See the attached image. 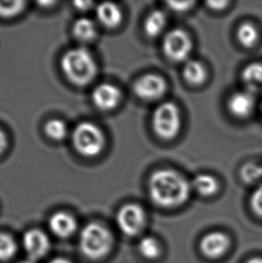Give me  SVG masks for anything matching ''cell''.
<instances>
[{
    "label": "cell",
    "instance_id": "cell-1",
    "mask_svg": "<svg viewBox=\"0 0 262 263\" xmlns=\"http://www.w3.org/2000/svg\"><path fill=\"white\" fill-rule=\"evenodd\" d=\"M192 185L178 172L162 169L149 178V194L156 205L172 209L181 206L189 199Z\"/></svg>",
    "mask_w": 262,
    "mask_h": 263
},
{
    "label": "cell",
    "instance_id": "cell-2",
    "mask_svg": "<svg viewBox=\"0 0 262 263\" xmlns=\"http://www.w3.org/2000/svg\"><path fill=\"white\" fill-rule=\"evenodd\" d=\"M65 77L76 86H83L92 82L97 74V65L91 52L78 47L63 55L61 62Z\"/></svg>",
    "mask_w": 262,
    "mask_h": 263
},
{
    "label": "cell",
    "instance_id": "cell-3",
    "mask_svg": "<svg viewBox=\"0 0 262 263\" xmlns=\"http://www.w3.org/2000/svg\"><path fill=\"white\" fill-rule=\"evenodd\" d=\"M113 246L110 232L98 223L85 226L80 235V248L85 256L98 260L106 256Z\"/></svg>",
    "mask_w": 262,
    "mask_h": 263
},
{
    "label": "cell",
    "instance_id": "cell-4",
    "mask_svg": "<svg viewBox=\"0 0 262 263\" xmlns=\"http://www.w3.org/2000/svg\"><path fill=\"white\" fill-rule=\"evenodd\" d=\"M71 139L74 149L83 157H97L105 146L103 130L88 121L79 123L74 128Z\"/></svg>",
    "mask_w": 262,
    "mask_h": 263
},
{
    "label": "cell",
    "instance_id": "cell-5",
    "mask_svg": "<svg viewBox=\"0 0 262 263\" xmlns=\"http://www.w3.org/2000/svg\"><path fill=\"white\" fill-rule=\"evenodd\" d=\"M152 126L154 132L161 139H174L181 128L180 109L172 102L161 103L153 114Z\"/></svg>",
    "mask_w": 262,
    "mask_h": 263
},
{
    "label": "cell",
    "instance_id": "cell-6",
    "mask_svg": "<svg viewBox=\"0 0 262 263\" xmlns=\"http://www.w3.org/2000/svg\"><path fill=\"white\" fill-rule=\"evenodd\" d=\"M163 52L171 61H186L192 52V42L188 33L181 29L167 32L163 42Z\"/></svg>",
    "mask_w": 262,
    "mask_h": 263
},
{
    "label": "cell",
    "instance_id": "cell-7",
    "mask_svg": "<svg viewBox=\"0 0 262 263\" xmlns=\"http://www.w3.org/2000/svg\"><path fill=\"white\" fill-rule=\"evenodd\" d=\"M145 210L137 204H127L117 215V224L121 231L128 236L138 235L145 224Z\"/></svg>",
    "mask_w": 262,
    "mask_h": 263
},
{
    "label": "cell",
    "instance_id": "cell-8",
    "mask_svg": "<svg viewBox=\"0 0 262 263\" xmlns=\"http://www.w3.org/2000/svg\"><path fill=\"white\" fill-rule=\"evenodd\" d=\"M165 80L156 74H146L135 82L136 95L145 101H155L164 96L166 92Z\"/></svg>",
    "mask_w": 262,
    "mask_h": 263
},
{
    "label": "cell",
    "instance_id": "cell-9",
    "mask_svg": "<svg viewBox=\"0 0 262 263\" xmlns=\"http://www.w3.org/2000/svg\"><path fill=\"white\" fill-rule=\"evenodd\" d=\"M23 243L29 259L38 260L44 256L50 249V240L43 231L31 229L25 233Z\"/></svg>",
    "mask_w": 262,
    "mask_h": 263
},
{
    "label": "cell",
    "instance_id": "cell-10",
    "mask_svg": "<svg viewBox=\"0 0 262 263\" xmlns=\"http://www.w3.org/2000/svg\"><path fill=\"white\" fill-rule=\"evenodd\" d=\"M230 246V240L221 232H213L205 235L200 241L201 253L209 259H218L227 253Z\"/></svg>",
    "mask_w": 262,
    "mask_h": 263
},
{
    "label": "cell",
    "instance_id": "cell-11",
    "mask_svg": "<svg viewBox=\"0 0 262 263\" xmlns=\"http://www.w3.org/2000/svg\"><path fill=\"white\" fill-rule=\"evenodd\" d=\"M121 100V90L110 84H101L92 92V103L99 110H113L119 105Z\"/></svg>",
    "mask_w": 262,
    "mask_h": 263
},
{
    "label": "cell",
    "instance_id": "cell-12",
    "mask_svg": "<svg viewBox=\"0 0 262 263\" xmlns=\"http://www.w3.org/2000/svg\"><path fill=\"white\" fill-rule=\"evenodd\" d=\"M255 105V99L252 92L249 91L234 92L228 100V110L238 118L248 117Z\"/></svg>",
    "mask_w": 262,
    "mask_h": 263
},
{
    "label": "cell",
    "instance_id": "cell-13",
    "mask_svg": "<svg viewBox=\"0 0 262 263\" xmlns=\"http://www.w3.org/2000/svg\"><path fill=\"white\" fill-rule=\"evenodd\" d=\"M96 15L101 25L109 29H114L121 25L122 12L116 4L103 2L96 8Z\"/></svg>",
    "mask_w": 262,
    "mask_h": 263
},
{
    "label": "cell",
    "instance_id": "cell-14",
    "mask_svg": "<svg viewBox=\"0 0 262 263\" xmlns=\"http://www.w3.org/2000/svg\"><path fill=\"white\" fill-rule=\"evenodd\" d=\"M50 230L61 238L70 236L77 229V222L74 217L65 212H58L50 217L49 221Z\"/></svg>",
    "mask_w": 262,
    "mask_h": 263
},
{
    "label": "cell",
    "instance_id": "cell-15",
    "mask_svg": "<svg viewBox=\"0 0 262 263\" xmlns=\"http://www.w3.org/2000/svg\"><path fill=\"white\" fill-rule=\"evenodd\" d=\"M241 80L247 91L256 92L262 91V64L252 63L246 66L241 72Z\"/></svg>",
    "mask_w": 262,
    "mask_h": 263
},
{
    "label": "cell",
    "instance_id": "cell-16",
    "mask_svg": "<svg viewBox=\"0 0 262 263\" xmlns=\"http://www.w3.org/2000/svg\"><path fill=\"white\" fill-rule=\"evenodd\" d=\"M182 76L185 81L192 86H200L207 79V70L201 62L189 61L183 67Z\"/></svg>",
    "mask_w": 262,
    "mask_h": 263
},
{
    "label": "cell",
    "instance_id": "cell-17",
    "mask_svg": "<svg viewBox=\"0 0 262 263\" xmlns=\"http://www.w3.org/2000/svg\"><path fill=\"white\" fill-rule=\"evenodd\" d=\"M192 188L194 189L199 195L210 197L218 192L219 183L212 175L200 174L193 179Z\"/></svg>",
    "mask_w": 262,
    "mask_h": 263
},
{
    "label": "cell",
    "instance_id": "cell-18",
    "mask_svg": "<svg viewBox=\"0 0 262 263\" xmlns=\"http://www.w3.org/2000/svg\"><path fill=\"white\" fill-rule=\"evenodd\" d=\"M167 18L165 14L160 10L153 11L145 19L144 31L150 38H156L165 29Z\"/></svg>",
    "mask_w": 262,
    "mask_h": 263
},
{
    "label": "cell",
    "instance_id": "cell-19",
    "mask_svg": "<svg viewBox=\"0 0 262 263\" xmlns=\"http://www.w3.org/2000/svg\"><path fill=\"white\" fill-rule=\"evenodd\" d=\"M73 34L81 42H91L96 39L97 28L95 22L89 18H79L73 25Z\"/></svg>",
    "mask_w": 262,
    "mask_h": 263
},
{
    "label": "cell",
    "instance_id": "cell-20",
    "mask_svg": "<svg viewBox=\"0 0 262 263\" xmlns=\"http://www.w3.org/2000/svg\"><path fill=\"white\" fill-rule=\"evenodd\" d=\"M237 39L242 46L252 48L259 39V32L255 26L251 23H244L238 28Z\"/></svg>",
    "mask_w": 262,
    "mask_h": 263
},
{
    "label": "cell",
    "instance_id": "cell-21",
    "mask_svg": "<svg viewBox=\"0 0 262 263\" xmlns=\"http://www.w3.org/2000/svg\"><path fill=\"white\" fill-rule=\"evenodd\" d=\"M138 250L142 256L148 260H156L161 254L159 242L152 236H145L142 239L138 245Z\"/></svg>",
    "mask_w": 262,
    "mask_h": 263
},
{
    "label": "cell",
    "instance_id": "cell-22",
    "mask_svg": "<svg viewBox=\"0 0 262 263\" xmlns=\"http://www.w3.org/2000/svg\"><path fill=\"white\" fill-rule=\"evenodd\" d=\"M44 132L50 139L60 141L66 138L67 134V127L64 121L61 120H50L44 127Z\"/></svg>",
    "mask_w": 262,
    "mask_h": 263
},
{
    "label": "cell",
    "instance_id": "cell-23",
    "mask_svg": "<svg viewBox=\"0 0 262 263\" xmlns=\"http://www.w3.org/2000/svg\"><path fill=\"white\" fill-rule=\"evenodd\" d=\"M16 253V243L10 235L0 233V260H7Z\"/></svg>",
    "mask_w": 262,
    "mask_h": 263
},
{
    "label": "cell",
    "instance_id": "cell-24",
    "mask_svg": "<svg viewBox=\"0 0 262 263\" xmlns=\"http://www.w3.org/2000/svg\"><path fill=\"white\" fill-rule=\"evenodd\" d=\"M24 1H0V16L11 18L16 16L25 8Z\"/></svg>",
    "mask_w": 262,
    "mask_h": 263
},
{
    "label": "cell",
    "instance_id": "cell-25",
    "mask_svg": "<svg viewBox=\"0 0 262 263\" xmlns=\"http://www.w3.org/2000/svg\"><path fill=\"white\" fill-rule=\"evenodd\" d=\"M262 177V166L257 164H246L245 167L241 169V178L248 182L257 181L258 179Z\"/></svg>",
    "mask_w": 262,
    "mask_h": 263
},
{
    "label": "cell",
    "instance_id": "cell-26",
    "mask_svg": "<svg viewBox=\"0 0 262 263\" xmlns=\"http://www.w3.org/2000/svg\"><path fill=\"white\" fill-rule=\"evenodd\" d=\"M251 205L254 213L262 217V185L256 189L251 198Z\"/></svg>",
    "mask_w": 262,
    "mask_h": 263
},
{
    "label": "cell",
    "instance_id": "cell-27",
    "mask_svg": "<svg viewBox=\"0 0 262 263\" xmlns=\"http://www.w3.org/2000/svg\"><path fill=\"white\" fill-rule=\"evenodd\" d=\"M166 4L172 10L176 11V12H187L190 9H192L196 2L194 1H178V2L169 1Z\"/></svg>",
    "mask_w": 262,
    "mask_h": 263
},
{
    "label": "cell",
    "instance_id": "cell-28",
    "mask_svg": "<svg viewBox=\"0 0 262 263\" xmlns=\"http://www.w3.org/2000/svg\"><path fill=\"white\" fill-rule=\"evenodd\" d=\"M209 8L213 10L221 11L227 8V6L229 5V2L227 1H209L207 3Z\"/></svg>",
    "mask_w": 262,
    "mask_h": 263
},
{
    "label": "cell",
    "instance_id": "cell-29",
    "mask_svg": "<svg viewBox=\"0 0 262 263\" xmlns=\"http://www.w3.org/2000/svg\"><path fill=\"white\" fill-rule=\"evenodd\" d=\"M7 145H8V140H7V137L5 132H2L0 129V155L5 152V150L7 149Z\"/></svg>",
    "mask_w": 262,
    "mask_h": 263
},
{
    "label": "cell",
    "instance_id": "cell-30",
    "mask_svg": "<svg viewBox=\"0 0 262 263\" xmlns=\"http://www.w3.org/2000/svg\"><path fill=\"white\" fill-rule=\"evenodd\" d=\"M92 5V2H89V1H76L74 2V7L81 11L87 10L89 8H91Z\"/></svg>",
    "mask_w": 262,
    "mask_h": 263
},
{
    "label": "cell",
    "instance_id": "cell-31",
    "mask_svg": "<svg viewBox=\"0 0 262 263\" xmlns=\"http://www.w3.org/2000/svg\"><path fill=\"white\" fill-rule=\"evenodd\" d=\"M50 263H71L69 260L64 258H56L55 260H52Z\"/></svg>",
    "mask_w": 262,
    "mask_h": 263
},
{
    "label": "cell",
    "instance_id": "cell-32",
    "mask_svg": "<svg viewBox=\"0 0 262 263\" xmlns=\"http://www.w3.org/2000/svg\"><path fill=\"white\" fill-rule=\"evenodd\" d=\"M246 263H262L261 258H252Z\"/></svg>",
    "mask_w": 262,
    "mask_h": 263
},
{
    "label": "cell",
    "instance_id": "cell-33",
    "mask_svg": "<svg viewBox=\"0 0 262 263\" xmlns=\"http://www.w3.org/2000/svg\"><path fill=\"white\" fill-rule=\"evenodd\" d=\"M20 263H34V260H31V259H28V260H22Z\"/></svg>",
    "mask_w": 262,
    "mask_h": 263
},
{
    "label": "cell",
    "instance_id": "cell-34",
    "mask_svg": "<svg viewBox=\"0 0 262 263\" xmlns=\"http://www.w3.org/2000/svg\"><path fill=\"white\" fill-rule=\"evenodd\" d=\"M261 110H262V105H261Z\"/></svg>",
    "mask_w": 262,
    "mask_h": 263
}]
</instances>
